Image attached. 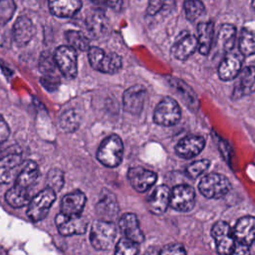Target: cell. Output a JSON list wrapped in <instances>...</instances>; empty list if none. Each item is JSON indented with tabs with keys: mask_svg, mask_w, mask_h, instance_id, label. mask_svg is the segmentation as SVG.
<instances>
[{
	"mask_svg": "<svg viewBox=\"0 0 255 255\" xmlns=\"http://www.w3.org/2000/svg\"><path fill=\"white\" fill-rule=\"evenodd\" d=\"M124 143L117 134H111L100 144L97 151L98 160L107 167H117L123 159Z\"/></svg>",
	"mask_w": 255,
	"mask_h": 255,
	"instance_id": "1",
	"label": "cell"
},
{
	"mask_svg": "<svg viewBox=\"0 0 255 255\" xmlns=\"http://www.w3.org/2000/svg\"><path fill=\"white\" fill-rule=\"evenodd\" d=\"M91 66L105 74H116L123 67V60L117 53H106L99 47H91L88 51Z\"/></svg>",
	"mask_w": 255,
	"mask_h": 255,
	"instance_id": "2",
	"label": "cell"
},
{
	"mask_svg": "<svg viewBox=\"0 0 255 255\" xmlns=\"http://www.w3.org/2000/svg\"><path fill=\"white\" fill-rule=\"evenodd\" d=\"M198 189L206 198L217 199L223 197L230 191L231 183L225 175L217 172H211L200 179Z\"/></svg>",
	"mask_w": 255,
	"mask_h": 255,
	"instance_id": "3",
	"label": "cell"
},
{
	"mask_svg": "<svg viewBox=\"0 0 255 255\" xmlns=\"http://www.w3.org/2000/svg\"><path fill=\"white\" fill-rule=\"evenodd\" d=\"M117 228L113 222L97 220L93 223L90 232V241L98 250L110 249L116 239Z\"/></svg>",
	"mask_w": 255,
	"mask_h": 255,
	"instance_id": "4",
	"label": "cell"
},
{
	"mask_svg": "<svg viewBox=\"0 0 255 255\" xmlns=\"http://www.w3.org/2000/svg\"><path fill=\"white\" fill-rule=\"evenodd\" d=\"M181 118L180 108L177 102L170 98L164 97L155 107L153 112V122L156 125L170 127L176 125Z\"/></svg>",
	"mask_w": 255,
	"mask_h": 255,
	"instance_id": "5",
	"label": "cell"
},
{
	"mask_svg": "<svg viewBox=\"0 0 255 255\" xmlns=\"http://www.w3.org/2000/svg\"><path fill=\"white\" fill-rule=\"evenodd\" d=\"M55 199L56 193L51 188L43 189L30 200L27 208L28 217L35 222L44 219Z\"/></svg>",
	"mask_w": 255,
	"mask_h": 255,
	"instance_id": "6",
	"label": "cell"
},
{
	"mask_svg": "<svg viewBox=\"0 0 255 255\" xmlns=\"http://www.w3.org/2000/svg\"><path fill=\"white\" fill-rule=\"evenodd\" d=\"M211 234L215 241L217 252L220 255H232L236 240L230 225L225 221H217L211 228Z\"/></svg>",
	"mask_w": 255,
	"mask_h": 255,
	"instance_id": "7",
	"label": "cell"
},
{
	"mask_svg": "<svg viewBox=\"0 0 255 255\" xmlns=\"http://www.w3.org/2000/svg\"><path fill=\"white\" fill-rule=\"evenodd\" d=\"M54 60L60 72L69 79H73L78 73L77 51L70 46H60L57 48Z\"/></svg>",
	"mask_w": 255,
	"mask_h": 255,
	"instance_id": "8",
	"label": "cell"
},
{
	"mask_svg": "<svg viewBox=\"0 0 255 255\" xmlns=\"http://www.w3.org/2000/svg\"><path fill=\"white\" fill-rule=\"evenodd\" d=\"M195 204V191L187 184L175 185L170 190L169 205L176 211L188 212Z\"/></svg>",
	"mask_w": 255,
	"mask_h": 255,
	"instance_id": "9",
	"label": "cell"
},
{
	"mask_svg": "<svg viewBox=\"0 0 255 255\" xmlns=\"http://www.w3.org/2000/svg\"><path fill=\"white\" fill-rule=\"evenodd\" d=\"M146 90L141 85H133L128 88L123 95V108L131 115H139L143 109Z\"/></svg>",
	"mask_w": 255,
	"mask_h": 255,
	"instance_id": "10",
	"label": "cell"
},
{
	"mask_svg": "<svg viewBox=\"0 0 255 255\" xmlns=\"http://www.w3.org/2000/svg\"><path fill=\"white\" fill-rule=\"evenodd\" d=\"M128 179L134 190L137 192H145L155 183L157 174L141 166H134L128 169Z\"/></svg>",
	"mask_w": 255,
	"mask_h": 255,
	"instance_id": "11",
	"label": "cell"
},
{
	"mask_svg": "<svg viewBox=\"0 0 255 255\" xmlns=\"http://www.w3.org/2000/svg\"><path fill=\"white\" fill-rule=\"evenodd\" d=\"M55 222L60 234L64 236L83 234L86 232L88 226V221L82 215L67 216L63 213H59L55 218Z\"/></svg>",
	"mask_w": 255,
	"mask_h": 255,
	"instance_id": "12",
	"label": "cell"
},
{
	"mask_svg": "<svg viewBox=\"0 0 255 255\" xmlns=\"http://www.w3.org/2000/svg\"><path fill=\"white\" fill-rule=\"evenodd\" d=\"M197 48V38L188 31L181 32L171 47V55L180 61L187 60Z\"/></svg>",
	"mask_w": 255,
	"mask_h": 255,
	"instance_id": "13",
	"label": "cell"
},
{
	"mask_svg": "<svg viewBox=\"0 0 255 255\" xmlns=\"http://www.w3.org/2000/svg\"><path fill=\"white\" fill-rule=\"evenodd\" d=\"M255 91V66H247L239 72L232 92V99L237 100Z\"/></svg>",
	"mask_w": 255,
	"mask_h": 255,
	"instance_id": "14",
	"label": "cell"
},
{
	"mask_svg": "<svg viewBox=\"0 0 255 255\" xmlns=\"http://www.w3.org/2000/svg\"><path fill=\"white\" fill-rule=\"evenodd\" d=\"M205 146V139L201 135H186L175 145V153L184 159H190L198 155Z\"/></svg>",
	"mask_w": 255,
	"mask_h": 255,
	"instance_id": "15",
	"label": "cell"
},
{
	"mask_svg": "<svg viewBox=\"0 0 255 255\" xmlns=\"http://www.w3.org/2000/svg\"><path fill=\"white\" fill-rule=\"evenodd\" d=\"M120 206L116 196L110 191H104L96 204V212L102 221L113 222L119 214Z\"/></svg>",
	"mask_w": 255,
	"mask_h": 255,
	"instance_id": "16",
	"label": "cell"
},
{
	"mask_svg": "<svg viewBox=\"0 0 255 255\" xmlns=\"http://www.w3.org/2000/svg\"><path fill=\"white\" fill-rule=\"evenodd\" d=\"M233 233L236 243L249 247L255 241V217L244 216L238 219Z\"/></svg>",
	"mask_w": 255,
	"mask_h": 255,
	"instance_id": "17",
	"label": "cell"
},
{
	"mask_svg": "<svg viewBox=\"0 0 255 255\" xmlns=\"http://www.w3.org/2000/svg\"><path fill=\"white\" fill-rule=\"evenodd\" d=\"M170 200V189L166 185H159L153 189L146 199L148 210L156 215L166 211Z\"/></svg>",
	"mask_w": 255,
	"mask_h": 255,
	"instance_id": "18",
	"label": "cell"
},
{
	"mask_svg": "<svg viewBox=\"0 0 255 255\" xmlns=\"http://www.w3.org/2000/svg\"><path fill=\"white\" fill-rule=\"evenodd\" d=\"M242 67V58L235 52L226 54L218 66V76L222 81L235 79Z\"/></svg>",
	"mask_w": 255,
	"mask_h": 255,
	"instance_id": "19",
	"label": "cell"
},
{
	"mask_svg": "<svg viewBox=\"0 0 255 255\" xmlns=\"http://www.w3.org/2000/svg\"><path fill=\"white\" fill-rule=\"evenodd\" d=\"M86 201L85 193L80 190L68 193L62 199L61 213L67 216H79L85 207Z\"/></svg>",
	"mask_w": 255,
	"mask_h": 255,
	"instance_id": "20",
	"label": "cell"
},
{
	"mask_svg": "<svg viewBox=\"0 0 255 255\" xmlns=\"http://www.w3.org/2000/svg\"><path fill=\"white\" fill-rule=\"evenodd\" d=\"M13 39L19 46H25L35 34V26L27 16H19L13 26Z\"/></svg>",
	"mask_w": 255,
	"mask_h": 255,
	"instance_id": "21",
	"label": "cell"
},
{
	"mask_svg": "<svg viewBox=\"0 0 255 255\" xmlns=\"http://www.w3.org/2000/svg\"><path fill=\"white\" fill-rule=\"evenodd\" d=\"M121 230L126 235V238L135 242L141 243L143 241V233L139 227V222L135 214L133 213H125L120 219Z\"/></svg>",
	"mask_w": 255,
	"mask_h": 255,
	"instance_id": "22",
	"label": "cell"
},
{
	"mask_svg": "<svg viewBox=\"0 0 255 255\" xmlns=\"http://www.w3.org/2000/svg\"><path fill=\"white\" fill-rule=\"evenodd\" d=\"M22 163V156L16 152L0 158V183H9Z\"/></svg>",
	"mask_w": 255,
	"mask_h": 255,
	"instance_id": "23",
	"label": "cell"
},
{
	"mask_svg": "<svg viewBox=\"0 0 255 255\" xmlns=\"http://www.w3.org/2000/svg\"><path fill=\"white\" fill-rule=\"evenodd\" d=\"M236 28L232 24H223L217 34L215 49L219 53L228 54L232 52L235 45Z\"/></svg>",
	"mask_w": 255,
	"mask_h": 255,
	"instance_id": "24",
	"label": "cell"
},
{
	"mask_svg": "<svg viewBox=\"0 0 255 255\" xmlns=\"http://www.w3.org/2000/svg\"><path fill=\"white\" fill-rule=\"evenodd\" d=\"M214 25L210 21L200 22L197 25V48L201 55L207 56L213 40Z\"/></svg>",
	"mask_w": 255,
	"mask_h": 255,
	"instance_id": "25",
	"label": "cell"
},
{
	"mask_svg": "<svg viewBox=\"0 0 255 255\" xmlns=\"http://www.w3.org/2000/svg\"><path fill=\"white\" fill-rule=\"evenodd\" d=\"M38 175H39L38 165L32 160L24 161L17 174L15 185L28 189L36 181V179L38 178Z\"/></svg>",
	"mask_w": 255,
	"mask_h": 255,
	"instance_id": "26",
	"label": "cell"
},
{
	"mask_svg": "<svg viewBox=\"0 0 255 255\" xmlns=\"http://www.w3.org/2000/svg\"><path fill=\"white\" fill-rule=\"evenodd\" d=\"M79 0H55L49 2L51 12L57 17H72L82 7Z\"/></svg>",
	"mask_w": 255,
	"mask_h": 255,
	"instance_id": "27",
	"label": "cell"
},
{
	"mask_svg": "<svg viewBox=\"0 0 255 255\" xmlns=\"http://www.w3.org/2000/svg\"><path fill=\"white\" fill-rule=\"evenodd\" d=\"M6 201L12 206V207H22L30 202V194L28 189L19 187L17 185H13L5 194Z\"/></svg>",
	"mask_w": 255,
	"mask_h": 255,
	"instance_id": "28",
	"label": "cell"
},
{
	"mask_svg": "<svg viewBox=\"0 0 255 255\" xmlns=\"http://www.w3.org/2000/svg\"><path fill=\"white\" fill-rule=\"evenodd\" d=\"M59 124L62 130L66 132L75 131L81 124L80 113L75 109L66 110L65 112L62 113L59 120Z\"/></svg>",
	"mask_w": 255,
	"mask_h": 255,
	"instance_id": "29",
	"label": "cell"
},
{
	"mask_svg": "<svg viewBox=\"0 0 255 255\" xmlns=\"http://www.w3.org/2000/svg\"><path fill=\"white\" fill-rule=\"evenodd\" d=\"M239 51L245 57L255 55V30L242 29L239 38Z\"/></svg>",
	"mask_w": 255,
	"mask_h": 255,
	"instance_id": "30",
	"label": "cell"
},
{
	"mask_svg": "<svg viewBox=\"0 0 255 255\" xmlns=\"http://www.w3.org/2000/svg\"><path fill=\"white\" fill-rule=\"evenodd\" d=\"M88 26L95 36L99 37L104 35L108 29V19L105 13L101 10L95 11L88 19Z\"/></svg>",
	"mask_w": 255,
	"mask_h": 255,
	"instance_id": "31",
	"label": "cell"
},
{
	"mask_svg": "<svg viewBox=\"0 0 255 255\" xmlns=\"http://www.w3.org/2000/svg\"><path fill=\"white\" fill-rule=\"evenodd\" d=\"M66 39L69 46L76 51H89L90 41L82 32L70 30L66 32Z\"/></svg>",
	"mask_w": 255,
	"mask_h": 255,
	"instance_id": "32",
	"label": "cell"
},
{
	"mask_svg": "<svg viewBox=\"0 0 255 255\" xmlns=\"http://www.w3.org/2000/svg\"><path fill=\"white\" fill-rule=\"evenodd\" d=\"M169 84L177 91L178 94L181 95L182 99L188 103L189 106H197V98L196 95L192 92V90L185 84L183 83L181 80L172 78L169 80Z\"/></svg>",
	"mask_w": 255,
	"mask_h": 255,
	"instance_id": "33",
	"label": "cell"
},
{
	"mask_svg": "<svg viewBox=\"0 0 255 255\" xmlns=\"http://www.w3.org/2000/svg\"><path fill=\"white\" fill-rule=\"evenodd\" d=\"M186 18L190 22L196 21L205 13V6L201 1L198 0H187L183 4Z\"/></svg>",
	"mask_w": 255,
	"mask_h": 255,
	"instance_id": "34",
	"label": "cell"
},
{
	"mask_svg": "<svg viewBox=\"0 0 255 255\" xmlns=\"http://www.w3.org/2000/svg\"><path fill=\"white\" fill-rule=\"evenodd\" d=\"M209 165H210L209 159L204 158V159L195 160L186 166L185 172L189 178L196 179L208 169Z\"/></svg>",
	"mask_w": 255,
	"mask_h": 255,
	"instance_id": "35",
	"label": "cell"
},
{
	"mask_svg": "<svg viewBox=\"0 0 255 255\" xmlns=\"http://www.w3.org/2000/svg\"><path fill=\"white\" fill-rule=\"evenodd\" d=\"M64 172L57 167H54L49 170L47 174V185L55 193L60 191L64 185Z\"/></svg>",
	"mask_w": 255,
	"mask_h": 255,
	"instance_id": "36",
	"label": "cell"
},
{
	"mask_svg": "<svg viewBox=\"0 0 255 255\" xmlns=\"http://www.w3.org/2000/svg\"><path fill=\"white\" fill-rule=\"evenodd\" d=\"M138 252V244L124 237L121 238L115 250V255H137Z\"/></svg>",
	"mask_w": 255,
	"mask_h": 255,
	"instance_id": "37",
	"label": "cell"
},
{
	"mask_svg": "<svg viewBox=\"0 0 255 255\" xmlns=\"http://www.w3.org/2000/svg\"><path fill=\"white\" fill-rule=\"evenodd\" d=\"M16 11V3L12 0H0V26L11 20Z\"/></svg>",
	"mask_w": 255,
	"mask_h": 255,
	"instance_id": "38",
	"label": "cell"
},
{
	"mask_svg": "<svg viewBox=\"0 0 255 255\" xmlns=\"http://www.w3.org/2000/svg\"><path fill=\"white\" fill-rule=\"evenodd\" d=\"M39 67L43 71V73L47 75V77H50V74L55 71V68L57 66H56L54 57L52 58L49 53H44L40 58Z\"/></svg>",
	"mask_w": 255,
	"mask_h": 255,
	"instance_id": "39",
	"label": "cell"
},
{
	"mask_svg": "<svg viewBox=\"0 0 255 255\" xmlns=\"http://www.w3.org/2000/svg\"><path fill=\"white\" fill-rule=\"evenodd\" d=\"M159 255H186L185 249L181 244L178 243H171L168 245H165Z\"/></svg>",
	"mask_w": 255,
	"mask_h": 255,
	"instance_id": "40",
	"label": "cell"
},
{
	"mask_svg": "<svg viewBox=\"0 0 255 255\" xmlns=\"http://www.w3.org/2000/svg\"><path fill=\"white\" fill-rule=\"evenodd\" d=\"M10 128L3 118H0V144H2L9 137Z\"/></svg>",
	"mask_w": 255,
	"mask_h": 255,
	"instance_id": "41",
	"label": "cell"
},
{
	"mask_svg": "<svg viewBox=\"0 0 255 255\" xmlns=\"http://www.w3.org/2000/svg\"><path fill=\"white\" fill-rule=\"evenodd\" d=\"M163 5H164V2L162 1H149L147 6V14L150 16L156 14L158 11L161 10Z\"/></svg>",
	"mask_w": 255,
	"mask_h": 255,
	"instance_id": "42",
	"label": "cell"
},
{
	"mask_svg": "<svg viewBox=\"0 0 255 255\" xmlns=\"http://www.w3.org/2000/svg\"><path fill=\"white\" fill-rule=\"evenodd\" d=\"M232 255H250L249 247L239 244V243H236Z\"/></svg>",
	"mask_w": 255,
	"mask_h": 255,
	"instance_id": "43",
	"label": "cell"
},
{
	"mask_svg": "<svg viewBox=\"0 0 255 255\" xmlns=\"http://www.w3.org/2000/svg\"><path fill=\"white\" fill-rule=\"evenodd\" d=\"M0 255H7V251L2 246H0Z\"/></svg>",
	"mask_w": 255,
	"mask_h": 255,
	"instance_id": "44",
	"label": "cell"
}]
</instances>
